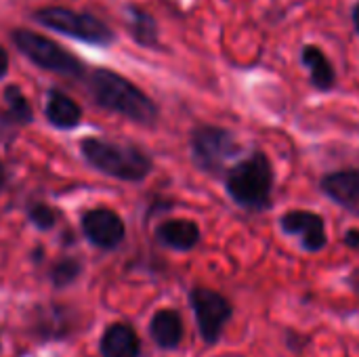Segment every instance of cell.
I'll use <instances>...</instances> for the list:
<instances>
[{
  "label": "cell",
  "instance_id": "2e32d148",
  "mask_svg": "<svg viewBox=\"0 0 359 357\" xmlns=\"http://www.w3.org/2000/svg\"><path fill=\"white\" fill-rule=\"evenodd\" d=\"M303 63L309 67L311 82H313L316 88H320V90L332 88V84H334V69H332L330 61L326 59V55L322 53V48L305 46L303 48Z\"/></svg>",
  "mask_w": 359,
  "mask_h": 357
},
{
  "label": "cell",
  "instance_id": "277c9868",
  "mask_svg": "<svg viewBox=\"0 0 359 357\" xmlns=\"http://www.w3.org/2000/svg\"><path fill=\"white\" fill-rule=\"evenodd\" d=\"M11 40L25 59L44 72H53L72 80H82L86 76V65L76 55L67 53L61 44L42 34L19 27L11 32Z\"/></svg>",
  "mask_w": 359,
  "mask_h": 357
},
{
  "label": "cell",
  "instance_id": "7402d4cb",
  "mask_svg": "<svg viewBox=\"0 0 359 357\" xmlns=\"http://www.w3.org/2000/svg\"><path fill=\"white\" fill-rule=\"evenodd\" d=\"M347 282H349V286H351V288H353V290L359 295V269H355V271L349 276V280H347Z\"/></svg>",
  "mask_w": 359,
  "mask_h": 357
},
{
  "label": "cell",
  "instance_id": "44dd1931",
  "mask_svg": "<svg viewBox=\"0 0 359 357\" xmlns=\"http://www.w3.org/2000/svg\"><path fill=\"white\" fill-rule=\"evenodd\" d=\"M6 72H8V53L0 46V80L6 76Z\"/></svg>",
  "mask_w": 359,
  "mask_h": 357
},
{
  "label": "cell",
  "instance_id": "ffe728a7",
  "mask_svg": "<svg viewBox=\"0 0 359 357\" xmlns=\"http://www.w3.org/2000/svg\"><path fill=\"white\" fill-rule=\"evenodd\" d=\"M343 242H345V246H349V248H359V229H349V231L345 234Z\"/></svg>",
  "mask_w": 359,
  "mask_h": 357
},
{
  "label": "cell",
  "instance_id": "6da1fadb",
  "mask_svg": "<svg viewBox=\"0 0 359 357\" xmlns=\"http://www.w3.org/2000/svg\"><path fill=\"white\" fill-rule=\"evenodd\" d=\"M88 90L99 107L124 116L130 122L151 126L158 120V105L137 84L107 67H97L90 72Z\"/></svg>",
  "mask_w": 359,
  "mask_h": 357
},
{
  "label": "cell",
  "instance_id": "5bb4252c",
  "mask_svg": "<svg viewBox=\"0 0 359 357\" xmlns=\"http://www.w3.org/2000/svg\"><path fill=\"white\" fill-rule=\"evenodd\" d=\"M149 335L160 349H177L183 341V320L175 309H160L149 322Z\"/></svg>",
  "mask_w": 359,
  "mask_h": 357
},
{
  "label": "cell",
  "instance_id": "7c38bea8",
  "mask_svg": "<svg viewBox=\"0 0 359 357\" xmlns=\"http://www.w3.org/2000/svg\"><path fill=\"white\" fill-rule=\"evenodd\" d=\"M44 116H46L50 126H55L59 130H69L82 122V107L69 95L53 88L46 95Z\"/></svg>",
  "mask_w": 359,
  "mask_h": 357
},
{
  "label": "cell",
  "instance_id": "52a82bcc",
  "mask_svg": "<svg viewBox=\"0 0 359 357\" xmlns=\"http://www.w3.org/2000/svg\"><path fill=\"white\" fill-rule=\"evenodd\" d=\"M189 303L196 314V322L204 343L215 345L221 339L225 324L231 320V303L210 288H194L189 292Z\"/></svg>",
  "mask_w": 359,
  "mask_h": 357
},
{
  "label": "cell",
  "instance_id": "30bf717a",
  "mask_svg": "<svg viewBox=\"0 0 359 357\" xmlns=\"http://www.w3.org/2000/svg\"><path fill=\"white\" fill-rule=\"evenodd\" d=\"M156 238L162 246L179 252H187L200 242V227L189 219H168L158 225Z\"/></svg>",
  "mask_w": 359,
  "mask_h": 357
},
{
  "label": "cell",
  "instance_id": "5b68a950",
  "mask_svg": "<svg viewBox=\"0 0 359 357\" xmlns=\"http://www.w3.org/2000/svg\"><path fill=\"white\" fill-rule=\"evenodd\" d=\"M34 19L63 36H69L74 40H80L84 44L93 46H109L116 42L114 29L99 19L97 15L82 13V11H72L67 6H44L34 11Z\"/></svg>",
  "mask_w": 359,
  "mask_h": 357
},
{
  "label": "cell",
  "instance_id": "8992f818",
  "mask_svg": "<svg viewBox=\"0 0 359 357\" xmlns=\"http://www.w3.org/2000/svg\"><path fill=\"white\" fill-rule=\"evenodd\" d=\"M238 154V143L233 135L221 126L202 124L191 133V158L196 166L204 173H221L225 164Z\"/></svg>",
  "mask_w": 359,
  "mask_h": 357
},
{
  "label": "cell",
  "instance_id": "3957f363",
  "mask_svg": "<svg viewBox=\"0 0 359 357\" xmlns=\"http://www.w3.org/2000/svg\"><path fill=\"white\" fill-rule=\"evenodd\" d=\"M227 194L244 208H265L273 187L271 162L265 154L255 151L250 158L236 164L225 179Z\"/></svg>",
  "mask_w": 359,
  "mask_h": 357
},
{
  "label": "cell",
  "instance_id": "d6986e66",
  "mask_svg": "<svg viewBox=\"0 0 359 357\" xmlns=\"http://www.w3.org/2000/svg\"><path fill=\"white\" fill-rule=\"evenodd\" d=\"M27 219H29V223H32L36 229L48 231V229H53L55 223H57V210H55L53 206L44 204V202H32V204L27 206Z\"/></svg>",
  "mask_w": 359,
  "mask_h": 357
},
{
  "label": "cell",
  "instance_id": "9c48e42d",
  "mask_svg": "<svg viewBox=\"0 0 359 357\" xmlns=\"http://www.w3.org/2000/svg\"><path fill=\"white\" fill-rule=\"evenodd\" d=\"M282 229L288 236H301L303 248L309 252H320L326 244V229H324V221L320 215L309 213V210H290L282 217L280 221Z\"/></svg>",
  "mask_w": 359,
  "mask_h": 357
},
{
  "label": "cell",
  "instance_id": "e0dca14e",
  "mask_svg": "<svg viewBox=\"0 0 359 357\" xmlns=\"http://www.w3.org/2000/svg\"><path fill=\"white\" fill-rule=\"evenodd\" d=\"M2 99L6 105V118L13 124H29L34 120V112L32 105L27 101V97L23 95L21 86L17 84H6L2 90Z\"/></svg>",
  "mask_w": 359,
  "mask_h": 357
},
{
  "label": "cell",
  "instance_id": "ba28073f",
  "mask_svg": "<svg viewBox=\"0 0 359 357\" xmlns=\"http://www.w3.org/2000/svg\"><path fill=\"white\" fill-rule=\"evenodd\" d=\"M80 227H82L84 238L101 250L118 248L126 236V227H124L122 217L118 213H114L111 208H103V206L86 210L82 215Z\"/></svg>",
  "mask_w": 359,
  "mask_h": 357
},
{
  "label": "cell",
  "instance_id": "ac0fdd59",
  "mask_svg": "<svg viewBox=\"0 0 359 357\" xmlns=\"http://www.w3.org/2000/svg\"><path fill=\"white\" fill-rule=\"evenodd\" d=\"M82 274V263L74 257H63L50 267V282L55 288H65L72 282H76Z\"/></svg>",
  "mask_w": 359,
  "mask_h": 357
},
{
  "label": "cell",
  "instance_id": "8fae6325",
  "mask_svg": "<svg viewBox=\"0 0 359 357\" xmlns=\"http://www.w3.org/2000/svg\"><path fill=\"white\" fill-rule=\"evenodd\" d=\"M324 191L343 208L359 217V170H339L322 181Z\"/></svg>",
  "mask_w": 359,
  "mask_h": 357
},
{
  "label": "cell",
  "instance_id": "4fadbf2b",
  "mask_svg": "<svg viewBox=\"0 0 359 357\" xmlns=\"http://www.w3.org/2000/svg\"><path fill=\"white\" fill-rule=\"evenodd\" d=\"M103 357H139L141 341L128 324H111L101 339Z\"/></svg>",
  "mask_w": 359,
  "mask_h": 357
},
{
  "label": "cell",
  "instance_id": "cb8c5ba5",
  "mask_svg": "<svg viewBox=\"0 0 359 357\" xmlns=\"http://www.w3.org/2000/svg\"><path fill=\"white\" fill-rule=\"evenodd\" d=\"M353 23H355V27H358L359 32V2L358 6H355V11H353Z\"/></svg>",
  "mask_w": 359,
  "mask_h": 357
},
{
  "label": "cell",
  "instance_id": "7a4b0ae2",
  "mask_svg": "<svg viewBox=\"0 0 359 357\" xmlns=\"http://www.w3.org/2000/svg\"><path fill=\"white\" fill-rule=\"evenodd\" d=\"M80 154L95 170L126 183H139L149 177L154 162L137 145L116 143L103 137H86L80 141Z\"/></svg>",
  "mask_w": 359,
  "mask_h": 357
},
{
  "label": "cell",
  "instance_id": "9a60e30c",
  "mask_svg": "<svg viewBox=\"0 0 359 357\" xmlns=\"http://www.w3.org/2000/svg\"><path fill=\"white\" fill-rule=\"evenodd\" d=\"M126 27H128L130 38L139 46H145V48L158 46V42H160L158 23L147 11H143L139 6H128L126 8Z\"/></svg>",
  "mask_w": 359,
  "mask_h": 357
},
{
  "label": "cell",
  "instance_id": "603a6c76",
  "mask_svg": "<svg viewBox=\"0 0 359 357\" xmlns=\"http://www.w3.org/2000/svg\"><path fill=\"white\" fill-rule=\"evenodd\" d=\"M6 181H8V175H6V168H4V164L0 160V191L6 187Z\"/></svg>",
  "mask_w": 359,
  "mask_h": 357
}]
</instances>
